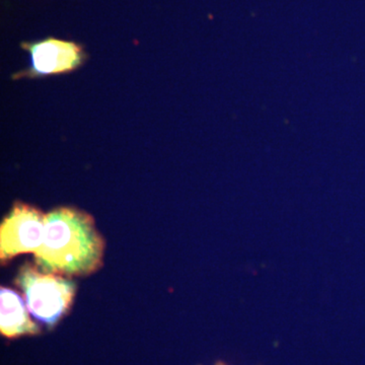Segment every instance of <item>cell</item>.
Here are the masks:
<instances>
[{
    "instance_id": "5",
    "label": "cell",
    "mask_w": 365,
    "mask_h": 365,
    "mask_svg": "<svg viewBox=\"0 0 365 365\" xmlns=\"http://www.w3.org/2000/svg\"><path fill=\"white\" fill-rule=\"evenodd\" d=\"M0 329L6 337H16L39 331L29 316L25 299L14 290L6 287H1L0 290Z\"/></svg>"
},
{
    "instance_id": "6",
    "label": "cell",
    "mask_w": 365,
    "mask_h": 365,
    "mask_svg": "<svg viewBox=\"0 0 365 365\" xmlns=\"http://www.w3.org/2000/svg\"><path fill=\"white\" fill-rule=\"evenodd\" d=\"M216 365H227V364H223V362H218V364Z\"/></svg>"
},
{
    "instance_id": "2",
    "label": "cell",
    "mask_w": 365,
    "mask_h": 365,
    "mask_svg": "<svg viewBox=\"0 0 365 365\" xmlns=\"http://www.w3.org/2000/svg\"><path fill=\"white\" fill-rule=\"evenodd\" d=\"M16 284L30 314L48 325H54L69 311L76 292V283L69 278L43 272L32 263L21 266Z\"/></svg>"
},
{
    "instance_id": "4",
    "label": "cell",
    "mask_w": 365,
    "mask_h": 365,
    "mask_svg": "<svg viewBox=\"0 0 365 365\" xmlns=\"http://www.w3.org/2000/svg\"><path fill=\"white\" fill-rule=\"evenodd\" d=\"M32 55L36 74H56L73 71L81 63L83 51L78 45L57 39L26 45Z\"/></svg>"
},
{
    "instance_id": "3",
    "label": "cell",
    "mask_w": 365,
    "mask_h": 365,
    "mask_svg": "<svg viewBox=\"0 0 365 365\" xmlns=\"http://www.w3.org/2000/svg\"><path fill=\"white\" fill-rule=\"evenodd\" d=\"M45 218L39 209L14 203L0 227V261L2 265L21 254L39 252L44 242Z\"/></svg>"
},
{
    "instance_id": "1",
    "label": "cell",
    "mask_w": 365,
    "mask_h": 365,
    "mask_svg": "<svg viewBox=\"0 0 365 365\" xmlns=\"http://www.w3.org/2000/svg\"><path fill=\"white\" fill-rule=\"evenodd\" d=\"M105 241L93 216L73 207H59L46 215L42 247L36 265L46 273L78 277L103 266Z\"/></svg>"
}]
</instances>
